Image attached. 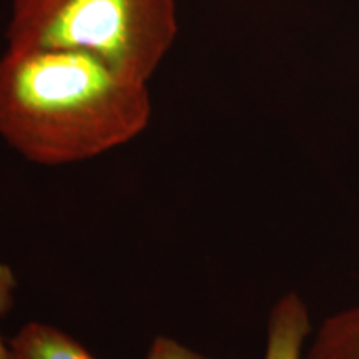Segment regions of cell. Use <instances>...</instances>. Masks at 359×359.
I'll return each instance as SVG.
<instances>
[{"instance_id": "obj_1", "label": "cell", "mask_w": 359, "mask_h": 359, "mask_svg": "<svg viewBox=\"0 0 359 359\" xmlns=\"http://www.w3.org/2000/svg\"><path fill=\"white\" fill-rule=\"evenodd\" d=\"M151 118L147 83L70 48H12L0 58V137L45 167L95 158Z\"/></svg>"}, {"instance_id": "obj_2", "label": "cell", "mask_w": 359, "mask_h": 359, "mask_svg": "<svg viewBox=\"0 0 359 359\" xmlns=\"http://www.w3.org/2000/svg\"><path fill=\"white\" fill-rule=\"evenodd\" d=\"M178 27L175 0H13L7 42L92 53L123 77L148 83Z\"/></svg>"}, {"instance_id": "obj_3", "label": "cell", "mask_w": 359, "mask_h": 359, "mask_svg": "<svg viewBox=\"0 0 359 359\" xmlns=\"http://www.w3.org/2000/svg\"><path fill=\"white\" fill-rule=\"evenodd\" d=\"M311 331L306 303L298 293L290 291L269 313L263 359H303Z\"/></svg>"}, {"instance_id": "obj_4", "label": "cell", "mask_w": 359, "mask_h": 359, "mask_svg": "<svg viewBox=\"0 0 359 359\" xmlns=\"http://www.w3.org/2000/svg\"><path fill=\"white\" fill-rule=\"evenodd\" d=\"M11 359H95L65 331L32 321L7 341Z\"/></svg>"}, {"instance_id": "obj_5", "label": "cell", "mask_w": 359, "mask_h": 359, "mask_svg": "<svg viewBox=\"0 0 359 359\" xmlns=\"http://www.w3.org/2000/svg\"><path fill=\"white\" fill-rule=\"evenodd\" d=\"M303 359H359V304L325 318Z\"/></svg>"}, {"instance_id": "obj_6", "label": "cell", "mask_w": 359, "mask_h": 359, "mask_svg": "<svg viewBox=\"0 0 359 359\" xmlns=\"http://www.w3.org/2000/svg\"><path fill=\"white\" fill-rule=\"evenodd\" d=\"M147 359H212L208 356H203L201 353L193 351V349L187 348L185 344L178 343L172 338H165V336H158L154 339L150 349H148Z\"/></svg>"}, {"instance_id": "obj_7", "label": "cell", "mask_w": 359, "mask_h": 359, "mask_svg": "<svg viewBox=\"0 0 359 359\" xmlns=\"http://www.w3.org/2000/svg\"><path fill=\"white\" fill-rule=\"evenodd\" d=\"M17 288V280L8 264L0 262V318L6 316L13 306V291ZM0 359H11L8 343L0 336Z\"/></svg>"}]
</instances>
